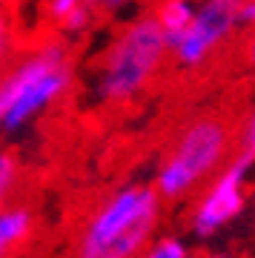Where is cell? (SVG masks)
<instances>
[{
    "label": "cell",
    "mask_w": 255,
    "mask_h": 258,
    "mask_svg": "<svg viewBox=\"0 0 255 258\" xmlns=\"http://www.w3.org/2000/svg\"><path fill=\"white\" fill-rule=\"evenodd\" d=\"M229 152V129L221 118H195L175 138L169 155L158 166L155 192L161 201H178L204 184Z\"/></svg>",
    "instance_id": "4"
},
{
    "label": "cell",
    "mask_w": 255,
    "mask_h": 258,
    "mask_svg": "<svg viewBox=\"0 0 255 258\" xmlns=\"http://www.w3.org/2000/svg\"><path fill=\"white\" fill-rule=\"evenodd\" d=\"M238 26L252 29L255 26V0H244L241 9H238Z\"/></svg>",
    "instance_id": "14"
},
{
    "label": "cell",
    "mask_w": 255,
    "mask_h": 258,
    "mask_svg": "<svg viewBox=\"0 0 255 258\" xmlns=\"http://www.w3.org/2000/svg\"><path fill=\"white\" fill-rule=\"evenodd\" d=\"M75 81L72 57L60 40H46L0 75V132H20L55 106Z\"/></svg>",
    "instance_id": "2"
},
{
    "label": "cell",
    "mask_w": 255,
    "mask_h": 258,
    "mask_svg": "<svg viewBox=\"0 0 255 258\" xmlns=\"http://www.w3.org/2000/svg\"><path fill=\"white\" fill-rule=\"evenodd\" d=\"M35 215L23 204H9L0 212V258H6L23 238H29Z\"/></svg>",
    "instance_id": "8"
},
{
    "label": "cell",
    "mask_w": 255,
    "mask_h": 258,
    "mask_svg": "<svg viewBox=\"0 0 255 258\" xmlns=\"http://www.w3.org/2000/svg\"><path fill=\"white\" fill-rule=\"evenodd\" d=\"M238 144H241V158L249 161V164H255V109L246 115L244 126H241V138H238Z\"/></svg>",
    "instance_id": "12"
},
{
    "label": "cell",
    "mask_w": 255,
    "mask_h": 258,
    "mask_svg": "<svg viewBox=\"0 0 255 258\" xmlns=\"http://www.w3.org/2000/svg\"><path fill=\"white\" fill-rule=\"evenodd\" d=\"M252 212H255V204H252Z\"/></svg>",
    "instance_id": "19"
},
{
    "label": "cell",
    "mask_w": 255,
    "mask_h": 258,
    "mask_svg": "<svg viewBox=\"0 0 255 258\" xmlns=\"http://www.w3.org/2000/svg\"><path fill=\"white\" fill-rule=\"evenodd\" d=\"M244 0H201L192 26L175 43L172 57L181 69H198L210 60L238 29V9Z\"/></svg>",
    "instance_id": "5"
},
{
    "label": "cell",
    "mask_w": 255,
    "mask_h": 258,
    "mask_svg": "<svg viewBox=\"0 0 255 258\" xmlns=\"http://www.w3.org/2000/svg\"><path fill=\"white\" fill-rule=\"evenodd\" d=\"M161 221L155 186L126 184L100 204L83 224L72 258H141Z\"/></svg>",
    "instance_id": "1"
},
{
    "label": "cell",
    "mask_w": 255,
    "mask_h": 258,
    "mask_svg": "<svg viewBox=\"0 0 255 258\" xmlns=\"http://www.w3.org/2000/svg\"><path fill=\"white\" fill-rule=\"evenodd\" d=\"M83 3H86V0H46V12H49V18L52 20L60 23L69 12H75L78 6H83Z\"/></svg>",
    "instance_id": "13"
},
{
    "label": "cell",
    "mask_w": 255,
    "mask_h": 258,
    "mask_svg": "<svg viewBox=\"0 0 255 258\" xmlns=\"http://www.w3.org/2000/svg\"><path fill=\"white\" fill-rule=\"evenodd\" d=\"M141 258H189V247L181 238L166 235V238H158L155 244H149Z\"/></svg>",
    "instance_id": "10"
},
{
    "label": "cell",
    "mask_w": 255,
    "mask_h": 258,
    "mask_svg": "<svg viewBox=\"0 0 255 258\" xmlns=\"http://www.w3.org/2000/svg\"><path fill=\"white\" fill-rule=\"evenodd\" d=\"M9 35H12L9 18H6V12L0 9V57L6 55V49H9Z\"/></svg>",
    "instance_id": "15"
},
{
    "label": "cell",
    "mask_w": 255,
    "mask_h": 258,
    "mask_svg": "<svg viewBox=\"0 0 255 258\" xmlns=\"http://www.w3.org/2000/svg\"><path fill=\"white\" fill-rule=\"evenodd\" d=\"M92 9L98 6V9H106V12H115V9H120V6H126L129 0H86Z\"/></svg>",
    "instance_id": "16"
},
{
    "label": "cell",
    "mask_w": 255,
    "mask_h": 258,
    "mask_svg": "<svg viewBox=\"0 0 255 258\" xmlns=\"http://www.w3.org/2000/svg\"><path fill=\"white\" fill-rule=\"evenodd\" d=\"M18 175H20V166H18V158L15 152L9 149H0V212L9 207V198L18 186Z\"/></svg>",
    "instance_id": "9"
},
{
    "label": "cell",
    "mask_w": 255,
    "mask_h": 258,
    "mask_svg": "<svg viewBox=\"0 0 255 258\" xmlns=\"http://www.w3.org/2000/svg\"><path fill=\"white\" fill-rule=\"evenodd\" d=\"M92 23V6L89 3H83V6H78L75 12H69L63 20H60V26H63V32H69V35H78V32H86Z\"/></svg>",
    "instance_id": "11"
},
{
    "label": "cell",
    "mask_w": 255,
    "mask_h": 258,
    "mask_svg": "<svg viewBox=\"0 0 255 258\" xmlns=\"http://www.w3.org/2000/svg\"><path fill=\"white\" fill-rule=\"evenodd\" d=\"M195 12H198L195 0H161V3H158L155 20H158V26H161V32H164V37H166L169 52H172L175 43L183 37V32L192 26Z\"/></svg>",
    "instance_id": "7"
},
{
    "label": "cell",
    "mask_w": 255,
    "mask_h": 258,
    "mask_svg": "<svg viewBox=\"0 0 255 258\" xmlns=\"http://www.w3.org/2000/svg\"><path fill=\"white\" fill-rule=\"evenodd\" d=\"M169 52L166 37L158 26L155 15H141L129 20L109 43L106 55L100 60L95 95L100 103H129L144 92L164 66Z\"/></svg>",
    "instance_id": "3"
},
{
    "label": "cell",
    "mask_w": 255,
    "mask_h": 258,
    "mask_svg": "<svg viewBox=\"0 0 255 258\" xmlns=\"http://www.w3.org/2000/svg\"><path fill=\"white\" fill-rule=\"evenodd\" d=\"M210 258H229V255H210Z\"/></svg>",
    "instance_id": "18"
},
{
    "label": "cell",
    "mask_w": 255,
    "mask_h": 258,
    "mask_svg": "<svg viewBox=\"0 0 255 258\" xmlns=\"http://www.w3.org/2000/svg\"><path fill=\"white\" fill-rule=\"evenodd\" d=\"M255 164L244 161L238 155L232 164L221 172L215 181L210 184V189L201 195V201L195 204L192 210V232L198 238H212L218 230H224L232 218L241 215L244 210V181H246V172L252 169Z\"/></svg>",
    "instance_id": "6"
},
{
    "label": "cell",
    "mask_w": 255,
    "mask_h": 258,
    "mask_svg": "<svg viewBox=\"0 0 255 258\" xmlns=\"http://www.w3.org/2000/svg\"><path fill=\"white\" fill-rule=\"evenodd\" d=\"M249 60L255 63V37H252V43H249Z\"/></svg>",
    "instance_id": "17"
}]
</instances>
